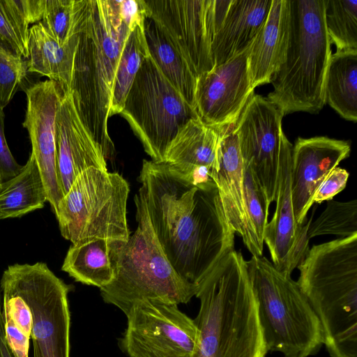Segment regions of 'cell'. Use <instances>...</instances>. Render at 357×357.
<instances>
[{
    "mask_svg": "<svg viewBox=\"0 0 357 357\" xmlns=\"http://www.w3.org/2000/svg\"><path fill=\"white\" fill-rule=\"evenodd\" d=\"M141 195L155 238L177 274L197 292L234 250L235 231L217 187L193 185L164 162L144 160Z\"/></svg>",
    "mask_w": 357,
    "mask_h": 357,
    "instance_id": "1",
    "label": "cell"
},
{
    "mask_svg": "<svg viewBox=\"0 0 357 357\" xmlns=\"http://www.w3.org/2000/svg\"><path fill=\"white\" fill-rule=\"evenodd\" d=\"M131 31L116 0H74L73 34L79 37L70 91L77 113L109 158L114 144L107 130L113 83Z\"/></svg>",
    "mask_w": 357,
    "mask_h": 357,
    "instance_id": "2",
    "label": "cell"
},
{
    "mask_svg": "<svg viewBox=\"0 0 357 357\" xmlns=\"http://www.w3.org/2000/svg\"><path fill=\"white\" fill-rule=\"evenodd\" d=\"M197 357H265L267 347L246 261L229 252L198 289Z\"/></svg>",
    "mask_w": 357,
    "mask_h": 357,
    "instance_id": "3",
    "label": "cell"
},
{
    "mask_svg": "<svg viewBox=\"0 0 357 357\" xmlns=\"http://www.w3.org/2000/svg\"><path fill=\"white\" fill-rule=\"evenodd\" d=\"M289 40L284 59L267 99L284 116L317 113L324 106V86L331 56L324 0H289Z\"/></svg>",
    "mask_w": 357,
    "mask_h": 357,
    "instance_id": "4",
    "label": "cell"
},
{
    "mask_svg": "<svg viewBox=\"0 0 357 357\" xmlns=\"http://www.w3.org/2000/svg\"><path fill=\"white\" fill-rule=\"evenodd\" d=\"M138 227L127 241H114L116 273L100 288L105 303L115 305L126 316L144 301L178 305L188 303L197 289L175 271L162 250L151 227L144 202L135 195Z\"/></svg>",
    "mask_w": 357,
    "mask_h": 357,
    "instance_id": "5",
    "label": "cell"
},
{
    "mask_svg": "<svg viewBox=\"0 0 357 357\" xmlns=\"http://www.w3.org/2000/svg\"><path fill=\"white\" fill-rule=\"evenodd\" d=\"M268 351L307 357L323 344L319 321L297 282L265 257L246 261Z\"/></svg>",
    "mask_w": 357,
    "mask_h": 357,
    "instance_id": "6",
    "label": "cell"
},
{
    "mask_svg": "<svg viewBox=\"0 0 357 357\" xmlns=\"http://www.w3.org/2000/svg\"><path fill=\"white\" fill-rule=\"evenodd\" d=\"M127 181L107 169L81 173L60 200L56 218L62 236L72 244L100 238L127 241Z\"/></svg>",
    "mask_w": 357,
    "mask_h": 357,
    "instance_id": "7",
    "label": "cell"
},
{
    "mask_svg": "<svg viewBox=\"0 0 357 357\" xmlns=\"http://www.w3.org/2000/svg\"><path fill=\"white\" fill-rule=\"evenodd\" d=\"M120 114L155 162H163L178 130L199 117L150 55L137 72Z\"/></svg>",
    "mask_w": 357,
    "mask_h": 357,
    "instance_id": "8",
    "label": "cell"
},
{
    "mask_svg": "<svg viewBox=\"0 0 357 357\" xmlns=\"http://www.w3.org/2000/svg\"><path fill=\"white\" fill-rule=\"evenodd\" d=\"M0 285L21 296L31 310L33 357H70L71 286L39 261L8 266Z\"/></svg>",
    "mask_w": 357,
    "mask_h": 357,
    "instance_id": "9",
    "label": "cell"
},
{
    "mask_svg": "<svg viewBox=\"0 0 357 357\" xmlns=\"http://www.w3.org/2000/svg\"><path fill=\"white\" fill-rule=\"evenodd\" d=\"M177 305L150 300L135 304L119 341L122 351L129 357H197L198 328Z\"/></svg>",
    "mask_w": 357,
    "mask_h": 357,
    "instance_id": "10",
    "label": "cell"
},
{
    "mask_svg": "<svg viewBox=\"0 0 357 357\" xmlns=\"http://www.w3.org/2000/svg\"><path fill=\"white\" fill-rule=\"evenodd\" d=\"M148 17L197 78L214 68L215 0H144Z\"/></svg>",
    "mask_w": 357,
    "mask_h": 357,
    "instance_id": "11",
    "label": "cell"
},
{
    "mask_svg": "<svg viewBox=\"0 0 357 357\" xmlns=\"http://www.w3.org/2000/svg\"><path fill=\"white\" fill-rule=\"evenodd\" d=\"M283 116L266 98L253 94L235 126L243 163L251 168L270 204L277 195Z\"/></svg>",
    "mask_w": 357,
    "mask_h": 357,
    "instance_id": "12",
    "label": "cell"
},
{
    "mask_svg": "<svg viewBox=\"0 0 357 357\" xmlns=\"http://www.w3.org/2000/svg\"><path fill=\"white\" fill-rule=\"evenodd\" d=\"M251 45L227 62L197 77L195 91L197 114L206 126L219 134L236 124L254 94L248 64Z\"/></svg>",
    "mask_w": 357,
    "mask_h": 357,
    "instance_id": "13",
    "label": "cell"
},
{
    "mask_svg": "<svg viewBox=\"0 0 357 357\" xmlns=\"http://www.w3.org/2000/svg\"><path fill=\"white\" fill-rule=\"evenodd\" d=\"M292 144L283 132L281 137L275 211L268 222L264 235L273 264L289 275L309 251L307 230L311 220L303 225L296 220L291 188Z\"/></svg>",
    "mask_w": 357,
    "mask_h": 357,
    "instance_id": "14",
    "label": "cell"
},
{
    "mask_svg": "<svg viewBox=\"0 0 357 357\" xmlns=\"http://www.w3.org/2000/svg\"><path fill=\"white\" fill-rule=\"evenodd\" d=\"M26 110L22 126L29 132L31 154L34 157L46 191L47 200L54 214L63 197L56 173L54 121L63 95L60 86L47 79L24 89Z\"/></svg>",
    "mask_w": 357,
    "mask_h": 357,
    "instance_id": "15",
    "label": "cell"
},
{
    "mask_svg": "<svg viewBox=\"0 0 357 357\" xmlns=\"http://www.w3.org/2000/svg\"><path fill=\"white\" fill-rule=\"evenodd\" d=\"M57 178L63 197L86 169L107 168L108 158L81 120L70 91L63 92L54 121Z\"/></svg>",
    "mask_w": 357,
    "mask_h": 357,
    "instance_id": "16",
    "label": "cell"
},
{
    "mask_svg": "<svg viewBox=\"0 0 357 357\" xmlns=\"http://www.w3.org/2000/svg\"><path fill=\"white\" fill-rule=\"evenodd\" d=\"M350 144L325 136L298 137L292 146L291 188L298 224L305 222L313 196L329 173L349 157Z\"/></svg>",
    "mask_w": 357,
    "mask_h": 357,
    "instance_id": "17",
    "label": "cell"
},
{
    "mask_svg": "<svg viewBox=\"0 0 357 357\" xmlns=\"http://www.w3.org/2000/svg\"><path fill=\"white\" fill-rule=\"evenodd\" d=\"M272 0H215L211 52L214 67L251 45L264 23Z\"/></svg>",
    "mask_w": 357,
    "mask_h": 357,
    "instance_id": "18",
    "label": "cell"
},
{
    "mask_svg": "<svg viewBox=\"0 0 357 357\" xmlns=\"http://www.w3.org/2000/svg\"><path fill=\"white\" fill-rule=\"evenodd\" d=\"M231 126L220 133L218 169L212 175L225 215L243 243L247 238L248 220L243 189V161L238 139Z\"/></svg>",
    "mask_w": 357,
    "mask_h": 357,
    "instance_id": "19",
    "label": "cell"
},
{
    "mask_svg": "<svg viewBox=\"0 0 357 357\" xmlns=\"http://www.w3.org/2000/svg\"><path fill=\"white\" fill-rule=\"evenodd\" d=\"M289 22V0H272L248 56V73L254 89L271 83L282 63L288 45Z\"/></svg>",
    "mask_w": 357,
    "mask_h": 357,
    "instance_id": "20",
    "label": "cell"
},
{
    "mask_svg": "<svg viewBox=\"0 0 357 357\" xmlns=\"http://www.w3.org/2000/svg\"><path fill=\"white\" fill-rule=\"evenodd\" d=\"M220 134L206 126L199 117L190 119L177 132L167 146L164 163L183 176L195 169H218L217 153Z\"/></svg>",
    "mask_w": 357,
    "mask_h": 357,
    "instance_id": "21",
    "label": "cell"
},
{
    "mask_svg": "<svg viewBox=\"0 0 357 357\" xmlns=\"http://www.w3.org/2000/svg\"><path fill=\"white\" fill-rule=\"evenodd\" d=\"M78 42V35L75 34L61 45L40 22L33 24L29 29L28 73L46 76L56 82L63 93L70 91Z\"/></svg>",
    "mask_w": 357,
    "mask_h": 357,
    "instance_id": "22",
    "label": "cell"
},
{
    "mask_svg": "<svg viewBox=\"0 0 357 357\" xmlns=\"http://www.w3.org/2000/svg\"><path fill=\"white\" fill-rule=\"evenodd\" d=\"M114 241L95 238L72 244L61 269L76 282L100 289L108 284L116 273Z\"/></svg>",
    "mask_w": 357,
    "mask_h": 357,
    "instance_id": "23",
    "label": "cell"
},
{
    "mask_svg": "<svg viewBox=\"0 0 357 357\" xmlns=\"http://www.w3.org/2000/svg\"><path fill=\"white\" fill-rule=\"evenodd\" d=\"M324 96L342 118L357 121V50L331 54L326 72Z\"/></svg>",
    "mask_w": 357,
    "mask_h": 357,
    "instance_id": "24",
    "label": "cell"
},
{
    "mask_svg": "<svg viewBox=\"0 0 357 357\" xmlns=\"http://www.w3.org/2000/svg\"><path fill=\"white\" fill-rule=\"evenodd\" d=\"M47 201L40 172L31 154L17 175L1 183L0 220L41 209Z\"/></svg>",
    "mask_w": 357,
    "mask_h": 357,
    "instance_id": "25",
    "label": "cell"
},
{
    "mask_svg": "<svg viewBox=\"0 0 357 357\" xmlns=\"http://www.w3.org/2000/svg\"><path fill=\"white\" fill-rule=\"evenodd\" d=\"M45 0H0V50L29 56L30 24L41 21Z\"/></svg>",
    "mask_w": 357,
    "mask_h": 357,
    "instance_id": "26",
    "label": "cell"
},
{
    "mask_svg": "<svg viewBox=\"0 0 357 357\" xmlns=\"http://www.w3.org/2000/svg\"><path fill=\"white\" fill-rule=\"evenodd\" d=\"M144 31L150 56L186 102L195 109L197 77L150 18L144 20Z\"/></svg>",
    "mask_w": 357,
    "mask_h": 357,
    "instance_id": "27",
    "label": "cell"
},
{
    "mask_svg": "<svg viewBox=\"0 0 357 357\" xmlns=\"http://www.w3.org/2000/svg\"><path fill=\"white\" fill-rule=\"evenodd\" d=\"M149 55L144 24L137 26L130 33L119 58L113 83L110 116L122 111L135 77Z\"/></svg>",
    "mask_w": 357,
    "mask_h": 357,
    "instance_id": "28",
    "label": "cell"
},
{
    "mask_svg": "<svg viewBox=\"0 0 357 357\" xmlns=\"http://www.w3.org/2000/svg\"><path fill=\"white\" fill-rule=\"evenodd\" d=\"M243 189L248 220L245 245L252 256H263L264 235L270 204L251 168L243 163Z\"/></svg>",
    "mask_w": 357,
    "mask_h": 357,
    "instance_id": "29",
    "label": "cell"
},
{
    "mask_svg": "<svg viewBox=\"0 0 357 357\" xmlns=\"http://www.w3.org/2000/svg\"><path fill=\"white\" fill-rule=\"evenodd\" d=\"M324 22L337 51L357 50V1L324 0Z\"/></svg>",
    "mask_w": 357,
    "mask_h": 357,
    "instance_id": "30",
    "label": "cell"
},
{
    "mask_svg": "<svg viewBox=\"0 0 357 357\" xmlns=\"http://www.w3.org/2000/svg\"><path fill=\"white\" fill-rule=\"evenodd\" d=\"M333 234L342 238L357 235V200L328 201L325 210L311 222L307 237Z\"/></svg>",
    "mask_w": 357,
    "mask_h": 357,
    "instance_id": "31",
    "label": "cell"
},
{
    "mask_svg": "<svg viewBox=\"0 0 357 357\" xmlns=\"http://www.w3.org/2000/svg\"><path fill=\"white\" fill-rule=\"evenodd\" d=\"M74 0H45L40 22L47 31L61 45L74 35Z\"/></svg>",
    "mask_w": 357,
    "mask_h": 357,
    "instance_id": "32",
    "label": "cell"
},
{
    "mask_svg": "<svg viewBox=\"0 0 357 357\" xmlns=\"http://www.w3.org/2000/svg\"><path fill=\"white\" fill-rule=\"evenodd\" d=\"M27 61L0 50V107L3 109L23 85Z\"/></svg>",
    "mask_w": 357,
    "mask_h": 357,
    "instance_id": "33",
    "label": "cell"
},
{
    "mask_svg": "<svg viewBox=\"0 0 357 357\" xmlns=\"http://www.w3.org/2000/svg\"><path fill=\"white\" fill-rule=\"evenodd\" d=\"M349 175V172L344 169L339 167L334 168L317 189L312 203L321 204L324 201L332 200L345 188Z\"/></svg>",
    "mask_w": 357,
    "mask_h": 357,
    "instance_id": "34",
    "label": "cell"
},
{
    "mask_svg": "<svg viewBox=\"0 0 357 357\" xmlns=\"http://www.w3.org/2000/svg\"><path fill=\"white\" fill-rule=\"evenodd\" d=\"M3 109L0 107V182L10 180L17 175L23 166L17 162L11 153L4 134Z\"/></svg>",
    "mask_w": 357,
    "mask_h": 357,
    "instance_id": "35",
    "label": "cell"
},
{
    "mask_svg": "<svg viewBox=\"0 0 357 357\" xmlns=\"http://www.w3.org/2000/svg\"><path fill=\"white\" fill-rule=\"evenodd\" d=\"M6 342L14 357H29V339L3 314Z\"/></svg>",
    "mask_w": 357,
    "mask_h": 357,
    "instance_id": "36",
    "label": "cell"
},
{
    "mask_svg": "<svg viewBox=\"0 0 357 357\" xmlns=\"http://www.w3.org/2000/svg\"><path fill=\"white\" fill-rule=\"evenodd\" d=\"M0 357H14L6 342L3 313L2 292L0 289Z\"/></svg>",
    "mask_w": 357,
    "mask_h": 357,
    "instance_id": "37",
    "label": "cell"
}]
</instances>
